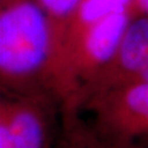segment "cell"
Instances as JSON below:
<instances>
[{
	"label": "cell",
	"mask_w": 148,
	"mask_h": 148,
	"mask_svg": "<svg viewBox=\"0 0 148 148\" xmlns=\"http://www.w3.org/2000/svg\"><path fill=\"white\" fill-rule=\"evenodd\" d=\"M1 1H2V0H0V2H1Z\"/></svg>",
	"instance_id": "30bf717a"
},
{
	"label": "cell",
	"mask_w": 148,
	"mask_h": 148,
	"mask_svg": "<svg viewBox=\"0 0 148 148\" xmlns=\"http://www.w3.org/2000/svg\"><path fill=\"white\" fill-rule=\"evenodd\" d=\"M53 148H102V145L88 121L82 117L81 112L75 109H64Z\"/></svg>",
	"instance_id": "5b68a950"
},
{
	"label": "cell",
	"mask_w": 148,
	"mask_h": 148,
	"mask_svg": "<svg viewBox=\"0 0 148 148\" xmlns=\"http://www.w3.org/2000/svg\"><path fill=\"white\" fill-rule=\"evenodd\" d=\"M98 137V136H97ZM99 138V137H98ZM99 140L101 142V145H102V148H138L137 146H121V145H113V144H108L102 142L100 138Z\"/></svg>",
	"instance_id": "ba28073f"
},
{
	"label": "cell",
	"mask_w": 148,
	"mask_h": 148,
	"mask_svg": "<svg viewBox=\"0 0 148 148\" xmlns=\"http://www.w3.org/2000/svg\"><path fill=\"white\" fill-rule=\"evenodd\" d=\"M148 82V18L128 22L121 40L106 63L81 87L75 109L104 92Z\"/></svg>",
	"instance_id": "277c9868"
},
{
	"label": "cell",
	"mask_w": 148,
	"mask_h": 148,
	"mask_svg": "<svg viewBox=\"0 0 148 148\" xmlns=\"http://www.w3.org/2000/svg\"><path fill=\"white\" fill-rule=\"evenodd\" d=\"M82 0H36L53 22L63 49L65 33L73 21ZM64 55V51H63ZM65 62V60H64Z\"/></svg>",
	"instance_id": "8992f818"
},
{
	"label": "cell",
	"mask_w": 148,
	"mask_h": 148,
	"mask_svg": "<svg viewBox=\"0 0 148 148\" xmlns=\"http://www.w3.org/2000/svg\"><path fill=\"white\" fill-rule=\"evenodd\" d=\"M137 147H138V146H137ZM138 148H148V147H138Z\"/></svg>",
	"instance_id": "9c48e42d"
},
{
	"label": "cell",
	"mask_w": 148,
	"mask_h": 148,
	"mask_svg": "<svg viewBox=\"0 0 148 148\" xmlns=\"http://www.w3.org/2000/svg\"><path fill=\"white\" fill-rule=\"evenodd\" d=\"M91 130L102 142L148 147V82L125 86L85 102Z\"/></svg>",
	"instance_id": "7a4b0ae2"
},
{
	"label": "cell",
	"mask_w": 148,
	"mask_h": 148,
	"mask_svg": "<svg viewBox=\"0 0 148 148\" xmlns=\"http://www.w3.org/2000/svg\"><path fill=\"white\" fill-rule=\"evenodd\" d=\"M127 11L131 19L148 18V0H128Z\"/></svg>",
	"instance_id": "52a82bcc"
},
{
	"label": "cell",
	"mask_w": 148,
	"mask_h": 148,
	"mask_svg": "<svg viewBox=\"0 0 148 148\" xmlns=\"http://www.w3.org/2000/svg\"><path fill=\"white\" fill-rule=\"evenodd\" d=\"M0 92L49 95L68 104L62 45L36 0L0 2Z\"/></svg>",
	"instance_id": "6da1fadb"
},
{
	"label": "cell",
	"mask_w": 148,
	"mask_h": 148,
	"mask_svg": "<svg viewBox=\"0 0 148 148\" xmlns=\"http://www.w3.org/2000/svg\"><path fill=\"white\" fill-rule=\"evenodd\" d=\"M60 115L52 95L0 92V148H53Z\"/></svg>",
	"instance_id": "3957f363"
}]
</instances>
